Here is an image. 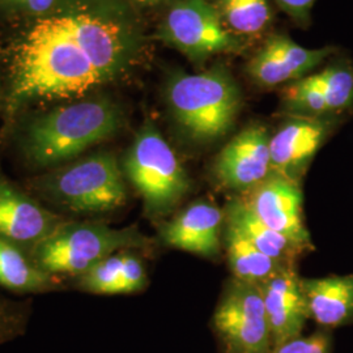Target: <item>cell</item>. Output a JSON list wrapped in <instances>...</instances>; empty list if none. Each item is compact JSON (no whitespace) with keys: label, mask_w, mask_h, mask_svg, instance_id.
Instances as JSON below:
<instances>
[{"label":"cell","mask_w":353,"mask_h":353,"mask_svg":"<svg viewBox=\"0 0 353 353\" xmlns=\"http://www.w3.org/2000/svg\"><path fill=\"white\" fill-rule=\"evenodd\" d=\"M312 81L326 97L330 115L343 113L353 106V68L347 63L331 64Z\"/></svg>","instance_id":"obj_22"},{"label":"cell","mask_w":353,"mask_h":353,"mask_svg":"<svg viewBox=\"0 0 353 353\" xmlns=\"http://www.w3.org/2000/svg\"><path fill=\"white\" fill-rule=\"evenodd\" d=\"M123 123L125 113L113 100L79 99L26 119L16 135L17 150L30 170L42 173L112 139Z\"/></svg>","instance_id":"obj_2"},{"label":"cell","mask_w":353,"mask_h":353,"mask_svg":"<svg viewBox=\"0 0 353 353\" xmlns=\"http://www.w3.org/2000/svg\"><path fill=\"white\" fill-rule=\"evenodd\" d=\"M121 165L143 201L144 214L154 221L172 214L191 189L176 153L150 121L140 127Z\"/></svg>","instance_id":"obj_6"},{"label":"cell","mask_w":353,"mask_h":353,"mask_svg":"<svg viewBox=\"0 0 353 353\" xmlns=\"http://www.w3.org/2000/svg\"><path fill=\"white\" fill-rule=\"evenodd\" d=\"M32 307L28 301L0 296V347L21 338L29 327Z\"/></svg>","instance_id":"obj_25"},{"label":"cell","mask_w":353,"mask_h":353,"mask_svg":"<svg viewBox=\"0 0 353 353\" xmlns=\"http://www.w3.org/2000/svg\"><path fill=\"white\" fill-rule=\"evenodd\" d=\"M103 83L65 16L42 17L16 54L10 108L34 100H79Z\"/></svg>","instance_id":"obj_1"},{"label":"cell","mask_w":353,"mask_h":353,"mask_svg":"<svg viewBox=\"0 0 353 353\" xmlns=\"http://www.w3.org/2000/svg\"><path fill=\"white\" fill-rule=\"evenodd\" d=\"M137 1H139L141 4H148V6H153V4H159V3H161V1H164V0H137Z\"/></svg>","instance_id":"obj_29"},{"label":"cell","mask_w":353,"mask_h":353,"mask_svg":"<svg viewBox=\"0 0 353 353\" xmlns=\"http://www.w3.org/2000/svg\"><path fill=\"white\" fill-rule=\"evenodd\" d=\"M76 41L105 83L125 71L134 51V39L113 16L81 11L64 14Z\"/></svg>","instance_id":"obj_11"},{"label":"cell","mask_w":353,"mask_h":353,"mask_svg":"<svg viewBox=\"0 0 353 353\" xmlns=\"http://www.w3.org/2000/svg\"><path fill=\"white\" fill-rule=\"evenodd\" d=\"M137 250H123L105 258L70 281L74 290L100 296L134 294L148 287V274Z\"/></svg>","instance_id":"obj_16"},{"label":"cell","mask_w":353,"mask_h":353,"mask_svg":"<svg viewBox=\"0 0 353 353\" xmlns=\"http://www.w3.org/2000/svg\"><path fill=\"white\" fill-rule=\"evenodd\" d=\"M26 188L51 211L67 219L92 220L113 214L128 201L122 165L112 152L100 151L37 173Z\"/></svg>","instance_id":"obj_3"},{"label":"cell","mask_w":353,"mask_h":353,"mask_svg":"<svg viewBox=\"0 0 353 353\" xmlns=\"http://www.w3.org/2000/svg\"><path fill=\"white\" fill-rule=\"evenodd\" d=\"M268 130L252 125L242 130L217 154L214 173L224 189L248 192L271 172Z\"/></svg>","instance_id":"obj_12"},{"label":"cell","mask_w":353,"mask_h":353,"mask_svg":"<svg viewBox=\"0 0 353 353\" xmlns=\"http://www.w3.org/2000/svg\"><path fill=\"white\" fill-rule=\"evenodd\" d=\"M214 328L228 353H271L272 339L261 287L233 279L214 314Z\"/></svg>","instance_id":"obj_7"},{"label":"cell","mask_w":353,"mask_h":353,"mask_svg":"<svg viewBox=\"0 0 353 353\" xmlns=\"http://www.w3.org/2000/svg\"><path fill=\"white\" fill-rule=\"evenodd\" d=\"M224 223V211L214 203L198 201L160 224V240L165 246L214 258L220 252Z\"/></svg>","instance_id":"obj_15"},{"label":"cell","mask_w":353,"mask_h":353,"mask_svg":"<svg viewBox=\"0 0 353 353\" xmlns=\"http://www.w3.org/2000/svg\"><path fill=\"white\" fill-rule=\"evenodd\" d=\"M332 339L330 330L322 328L309 336H299L275 347L271 353H331Z\"/></svg>","instance_id":"obj_26"},{"label":"cell","mask_w":353,"mask_h":353,"mask_svg":"<svg viewBox=\"0 0 353 353\" xmlns=\"http://www.w3.org/2000/svg\"><path fill=\"white\" fill-rule=\"evenodd\" d=\"M334 125L330 117L292 115L270 140L271 172L300 181Z\"/></svg>","instance_id":"obj_13"},{"label":"cell","mask_w":353,"mask_h":353,"mask_svg":"<svg viewBox=\"0 0 353 353\" xmlns=\"http://www.w3.org/2000/svg\"><path fill=\"white\" fill-rule=\"evenodd\" d=\"M284 105L293 115L330 117L327 101L310 76L292 83L284 90Z\"/></svg>","instance_id":"obj_24"},{"label":"cell","mask_w":353,"mask_h":353,"mask_svg":"<svg viewBox=\"0 0 353 353\" xmlns=\"http://www.w3.org/2000/svg\"><path fill=\"white\" fill-rule=\"evenodd\" d=\"M6 1L19 6L26 11L33 13L46 12L55 3V0H6Z\"/></svg>","instance_id":"obj_28"},{"label":"cell","mask_w":353,"mask_h":353,"mask_svg":"<svg viewBox=\"0 0 353 353\" xmlns=\"http://www.w3.org/2000/svg\"><path fill=\"white\" fill-rule=\"evenodd\" d=\"M309 316L322 328L341 327L353 322V274L301 279Z\"/></svg>","instance_id":"obj_17"},{"label":"cell","mask_w":353,"mask_h":353,"mask_svg":"<svg viewBox=\"0 0 353 353\" xmlns=\"http://www.w3.org/2000/svg\"><path fill=\"white\" fill-rule=\"evenodd\" d=\"M65 220L0 172V240L30 254Z\"/></svg>","instance_id":"obj_10"},{"label":"cell","mask_w":353,"mask_h":353,"mask_svg":"<svg viewBox=\"0 0 353 353\" xmlns=\"http://www.w3.org/2000/svg\"><path fill=\"white\" fill-rule=\"evenodd\" d=\"M224 219L261 252L283 265H293L296 258L303 254L287 237L265 224L242 198H234L228 203Z\"/></svg>","instance_id":"obj_19"},{"label":"cell","mask_w":353,"mask_h":353,"mask_svg":"<svg viewBox=\"0 0 353 353\" xmlns=\"http://www.w3.org/2000/svg\"><path fill=\"white\" fill-rule=\"evenodd\" d=\"M263 50L278 58L292 80L300 79L336 51L335 48L305 49L285 36H271L265 41Z\"/></svg>","instance_id":"obj_21"},{"label":"cell","mask_w":353,"mask_h":353,"mask_svg":"<svg viewBox=\"0 0 353 353\" xmlns=\"http://www.w3.org/2000/svg\"><path fill=\"white\" fill-rule=\"evenodd\" d=\"M219 7L228 26L242 34L259 33L271 20L268 0H219Z\"/></svg>","instance_id":"obj_23"},{"label":"cell","mask_w":353,"mask_h":353,"mask_svg":"<svg viewBox=\"0 0 353 353\" xmlns=\"http://www.w3.org/2000/svg\"><path fill=\"white\" fill-rule=\"evenodd\" d=\"M242 199L265 224L287 237L303 254L314 249L303 221L300 181L270 172Z\"/></svg>","instance_id":"obj_9"},{"label":"cell","mask_w":353,"mask_h":353,"mask_svg":"<svg viewBox=\"0 0 353 353\" xmlns=\"http://www.w3.org/2000/svg\"><path fill=\"white\" fill-rule=\"evenodd\" d=\"M152 243L137 225L112 228L96 220L68 219L30 256L39 268L70 283L115 252H145Z\"/></svg>","instance_id":"obj_5"},{"label":"cell","mask_w":353,"mask_h":353,"mask_svg":"<svg viewBox=\"0 0 353 353\" xmlns=\"http://www.w3.org/2000/svg\"><path fill=\"white\" fill-rule=\"evenodd\" d=\"M165 99L176 126L198 143L225 137L242 103L239 85L221 67L196 75L176 72L170 76Z\"/></svg>","instance_id":"obj_4"},{"label":"cell","mask_w":353,"mask_h":353,"mask_svg":"<svg viewBox=\"0 0 353 353\" xmlns=\"http://www.w3.org/2000/svg\"><path fill=\"white\" fill-rule=\"evenodd\" d=\"M271 330L272 350L303 335L309 309L294 265H283L259 285Z\"/></svg>","instance_id":"obj_14"},{"label":"cell","mask_w":353,"mask_h":353,"mask_svg":"<svg viewBox=\"0 0 353 353\" xmlns=\"http://www.w3.org/2000/svg\"><path fill=\"white\" fill-rule=\"evenodd\" d=\"M279 7L296 19L297 21H306L309 19V13L316 3V0H276Z\"/></svg>","instance_id":"obj_27"},{"label":"cell","mask_w":353,"mask_h":353,"mask_svg":"<svg viewBox=\"0 0 353 353\" xmlns=\"http://www.w3.org/2000/svg\"><path fill=\"white\" fill-rule=\"evenodd\" d=\"M0 287L19 294H43L64 290V280L39 268L21 248L0 240Z\"/></svg>","instance_id":"obj_18"},{"label":"cell","mask_w":353,"mask_h":353,"mask_svg":"<svg viewBox=\"0 0 353 353\" xmlns=\"http://www.w3.org/2000/svg\"><path fill=\"white\" fill-rule=\"evenodd\" d=\"M225 248L234 279L261 285L276 274L283 265L261 252L237 229L225 223Z\"/></svg>","instance_id":"obj_20"},{"label":"cell","mask_w":353,"mask_h":353,"mask_svg":"<svg viewBox=\"0 0 353 353\" xmlns=\"http://www.w3.org/2000/svg\"><path fill=\"white\" fill-rule=\"evenodd\" d=\"M159 37L191 59L234 50L237 41L207 0H179L165 16Z\"/></svg>","instance_id":"obj_8"}]
</instances>
